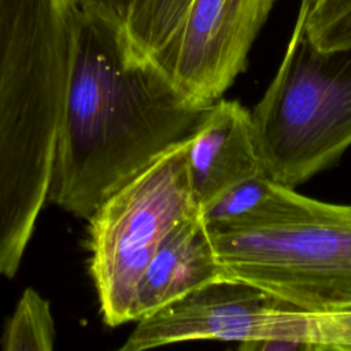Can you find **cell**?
Returning <instances> with one entry per match:
<instances>
[{"mask_svg":"<svg viewBox=\"0 0 351 351\" xmlns=\"http://www.w3.org/2000/svg\"><path fill=\"white\" fill-rule=\"evenodd\" d=\"M192 0H134L123 30L132 47L155 64Z\"/></svg>","mask_w":351,"mask_h":351,"instance_id":"cell-11","label":"cell"},{"mask_svg":"<svg viewBox=\"0 0 351 351\" xmlns=\"http://www.w3.org/2000/svg\"><path fill=\"white\" fill-rule=\"evenodd\" d=\"M263 171L295 188L351 145V43H314L296 15L284 58L251 111Z\"/></svg>","mask_w":351,"mask_h":351,"instance_id":"cell-3","label":"cell"},{"mask_svg":"<svg viewBox=\"0 0 351 351\" xmlns=\"http://www.w3.org/2000/svg\"><path fill=\"white\" fill-rule=\"evenodd\" d=\"M310 203L311 197L259 174L225 189L200 208V215L211 232L248 229L292 219Z\"/></svg>","mask_w":351,"mask_h":351,"instance_id":"cell-10","label":"cell"},{"mask_svg":"<svg viewBox=\"0 0 351 351\" xmlns=\"http://www.w3.org/2000/svg\"><path fill=\"white\" fill-rule=\"evenodd\" d=\"M75 0H0V278L18 273L48 202Z\"/></svg>","mask_w":351,"mask_h":351,"instance_id":"cell-2","label":"cell"},{"mask_svg":"<svg viewBox=\"0 0 351 351\" xmlns=\"http://www.w3.org/2000/svg\"><path fill=\"white\" fill-rule=\"evenodd\" d=\"M207 107L188 101L122 26L80 8L48 202L88 219L117 188L189 138Z\"/></svg>","mask_w":351,"mask_h":351,"instance_id":"cell-1","label":"cell"},{"mask_svg":"<svg viewBox=\"0 0 351 351\" xmlns=\"http://www.w3.org/2000/svg\"><path fill=\"white\" fill-rule=\"evenodd\" d=\"M55 337L49 302L34 288H26L3 328L0 347L4 351H51Z\"/></svg>","mask_w":351,"mask_h":351,"instance_id":"cell-12","label":"cell"},{"mask_svg":"<svg viewBox=\"0 0 351 351\" xmlns=\"http://www.w3.org/2000/svg\"><path fill=\"white\" fill-rule=\"evenodd\" d=\"M185 160L200 208L229 186L265 174L251 111L236 100H215L186 140Z\"/></svg>","mask_w":351,"mask_h":351,"instance_id":"cell-8","label":"cell"},{"mask_svg":"<svg viewBox=\"0 0 351 351\" xmlns=\"http://www.w3.org/2000/svg\"><path fill=\"white\" fill-rule=\"evenodd\" d=\"M211 234L222 277L304 311L351 304V206L311 199L292 219Z\"/></svg>","mask_w":351,"mask_h":351,"instance_id":"cell-4","label":"cell"},{"mask_svg":"<svg viewBox=\"0 0 351 351\" xmlns=\"http://www.w3.org/2000/svg\"><path fill=\"white\" fill-rule=\"evenodd\" d=\"M276 0H192L155 66L192 104L207 107L245 70Z\"/></svg>","mask_w":351,"mask_h":351,"instance_id":"cell-7","label":"cell"},{"mask_svg":"<svg viewBox=\"0 0 351 351\" xmlns=\"http://www.w3.org/2000/svg\"><path fill=\"white\" fill-rule=\"evenodd\" d=\"M311 313L314 350H351V304Z\"/></svg>","mask_w":351,"mask_h":351,"instance_id":"cell-14","label":"cell"},{"mask_svg":"<svg viewBox=\"0 0 351 351\" xmlns=\"http://www.w3.org/2000/svg\"><path fill=\"white\" fill-rule=\"evenodd\" d=\"M134 0H75L81 10L106 18L119 26H125Z\"/></svg>","mask_w":351,"mask_h":351,"instance_id":"cell-15","label":"cell"},{"mask_svg":"<svg viewBox=\"0 0 351 351\" xmlns=\"http://www.w3.org/2000/svg\"><path fill=\"white\" fill-rule=\"evenodd\" d=\"M298 14L314 43H351V0H300Z\"/></svg>","mask_w":351,"mask_h":351,"instance_id":"cell-13","label":"cell"},{"mask_svg":"<svg viewBox=\"0 0 351 351\" xmlns=\"http://www.w3.org/2000/svg\"><path fill=\"white\" fill-rule=\"evenodd\" d=\"M221 277L213 234L199 211L180 221L152 255L136 288L132 321Z\"/></svg>","mask_w":351,"mask_h":351,"instance_id":"cell-9","label":"cell"},{"mask_svg":"<svg viewBox=\"0 0 351 351\" xmlns=\"http://www.w3.org/2000/svg\"><path fill=\"white\" fill-rule=\"evenodd\" d=\"M186 140L117 188L88 218L89 273L110 326L132 322L136 288L152 255L180 221L200 211L188 180Z\"/></svg>","mask_w":351,"mask_h":351,"instance_id":"cell-5","label":"cell"},{"mask_svg":"<svg viewBox=\"0 0 351 351\" xmlns=\"http://www.w3.org/2000/svg\"><path fill=\"white\" fill-rule=\"evenodd\" d=\"M136 322L122 351L193 340L239 341L243 350H314L311 311L228 277L195 288Z\"/></svg>","mask_w":351,"mask_h":351,"instance_id":"cell-6","label":"cell"}]
</instances>
